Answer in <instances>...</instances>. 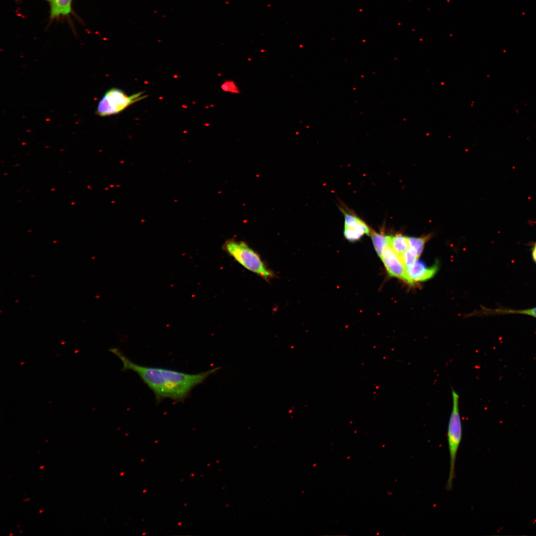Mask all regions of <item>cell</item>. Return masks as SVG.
Masks as SVG:
<instances>
[{"instance_id":"obj_1","label":"cell","mask_w":536,"mask_h":536,"mask_svg":"<svg viewBox=\"0 0 536 536\" xmlns=\"http://www.w3.org/2000/svg\"><path fill=\"white\" fill-rule=\"evenodd\" d=\"M109 351L120 359L123 371L130 370L138 375L153 392L157 402L165 399L177 402L184 401L194 388L202 383L219 368L217 367L197 374H188L168 369L141 366L131 361L118 348H113Z\"/></svg>"},{"instance_id":"obj_2","label":"cell","mask_w":536,"mask_h":536,"mask_svg":"<svg viewBox=\"0 0 536 536\" xmlns=\"http://www.w3.org/2000/svg\"><path fill=\"white\" fill-rule=\"evenodd\" d=\"M223 250L247 270L269 282L275 276L261 256L246 242L234 239L227 240Z\"/></svg>"},{"instance_id":"obj_3","label":"cell","mask_w":536,"mask_h":536,"mask_svg":"<svg viewBox=\"0 0 536 536\" xmlns=\"http://www.w3.org/2000/svg\"><path fill=\"white\" fill-rule=\"evenodd\" d=\"M452 408L449 419L447 438L450 455V470L446 488H453L455 477V463L458 451L461 442L463 434L462 420L459 410V395L452 388Z\"/></svg>"},{"instance_id":"obj_4","label":"cell","mask_w":536,"mask_h":536,"mask_svg":"<svg viewBox=\"0 0 536 536\" xmlns=\"http://www.w3.org/2000/svg\"><path fill=\"white\" fill-rule=\"evenodd\" d=\"M146 97L144 91L128 95L120 88H111L100 100L96 114L103 117L116 115Z\"/></svg>"},{"instance_id":"obj_5","label":"cell","mask_w":536,"mask_h":536,"mask_svg":"<svg viewBox=\"0 0 536 536\" xmlns=\"http://www.w3.org/2000/svg\"><path fill=\"white\" fill-rule=\"evenodd\" d=\"M380 258L391 276L400 278L410 285H414V282L408 276L406 268L401 258L393 250L390 244L385 248Z\"/></svg>"},{"instance_id":"obj_6","label":"cell","mask_w":536,"mask_h":536,"mask_svg":"<svg viewBox=\"0 0 536 536\" xmlns=\"http://www.w3.org/2000/svg\"><path fill=\"white\" fill-rule=\"evenodd\" d=\"M438 269L437 263L427 267L424 263L417 261L412 266L406 268L408 276L414 282H422L432 278Z\"/></svg>"},{"instance_id":"obj_7","label":"cell","mask_w":536,"mask_h":536,"mask_svg":"<svg viewBox=\"0 0 536 536\" xmlns=\"http://www.w3.org/2000/svg\"><path fill=\"white\" fill-rule=\"evenodd\" d=\"M49 4L50 18L51 21L61 17L67 16L72 10L73 0H46Z\"/></svg>"},{"instance_id":"obj_8","label":"cell","mask_w":536,"mask_h":536,"mask_svg":"<svg viewBox=\"0 0 536 536\" xmlns=\"http://www.w3.org/2000/svg\"><path fill=\"white\" fill-rule=\"evenodd\" d=\"M485 311H486L485 313L488 315H522L536 318V306L534 307L522 309H514L504 308H498L496 309H486L485 310Z\"/></svg>"},{"instance_id":"obj_9","label":"cell","mask_w":536,"mask_h":536,"mask_svg":"<svg viewBox=\"0 0 536 536\" xmlns=\"http://www.w3.org/2000/svg\"><path fill=\"white\" fill-rule=\"evenodd\" d=\"M390 245L402 259L403 254L409 247L408 237L401 234L390 236Z\"/></svg>"},{"instance_id":"obj_10","label":"cell","mask_w":536,"mask_h":536,"mask_svg":"<svg viewBox=\"0 0 536 536\" xmlns=\"http://www.w3.org/2000/svg\"><path fill=\"white\" fill-rule=\"evenodd\" d=\"M371 236L375 250L381 257L385 248L390 244V236L372 232Z\"/></svg>"},{"instance_id":"obj_11","label":"cell","mask_w":536,"mask_h":536,"mask_svg":"<svg viewBox=\"0 0 536 536\" xmlns=\"http://www.w3.org/2000/svg\"><path fill=\"white\" fill-rule=\"evenodd\" d=\"M344 226L354 229L364 233L367 225L356 216L347 213L344 214Z\"/></svg>"},{"instance_id":"obj_12","label":"cell","mask_w":536,"mask_h":536,"mask_svg":"<svg viewBox=\"0 0 536 536\" xmlns=\"http://www.w3.org/2000/svg\"><path fill=\"white\" fill-rule=\"evenodd\" d=\"M429 238V235L420 238L408 237L409 248L412 249L420 257L423 250L425 244Z\"/></svg>"},{"instance_id":"obj_13","label":"cell","mask_w":536,"mask_h":536,"mask_svg":"<svg viewBox=\"0 0 536 536\" xmlns=\"http://www.w3.org/2000/svg\"><path fill=\"white\" fill-rule=\"evenodd\" d=\"M419 257L412 249L409 248L403 254L402 260L407 268L412 266L418 260Z\"/></svg>"},{"instance_id":"obj_14","label":"cell","mask_w":536,"mask_h":536,"mask_svg":"<svg viewBox=\"0 0 536 536\" xmlns=\"http://www.w3.org/2000/svg\"><path fill=\"white\" fill-rule=\"evenodd\" d=\"M344 235L346 239L353 242L360 239L364 235L362 233L353 228L344 226Z\"/></svg>"},{"instance_id":"obj_15","label":"cell","mask_w":536,"mask_h":536,"mask_svg":"<svg viewBox=\"0 0 536 536\" xmlns=\"http://www.w3.org/2000/svg\"><path fill=\"white\" fill-rule=\"evenodd\" d=\"M532 256L533 261L536 264V243L532 248Z\"/></svg>"},{"instance_id":"obj_16","label":"cell","mask_w":536,"mask_h":536,"mask_svg":"<svg viewBox=\"0 0 536 536\" xmlns=\"http://www.w3.org/2000/svg\"><path fill=\"white\" fill-rule=\"evenodd\" d=\"M15 1H16V2H18V1H20V0H15Z\"/></svg>"}]
</instances>
